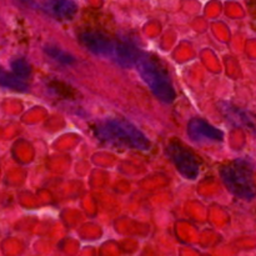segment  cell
<instances>
[{"instance_id":"obj_1","label":"cell","mask_w":256,"mask_h":256,"mask_svg":"<svg viewBox=\"0 0 256 256\" xmlns=\"http://www.w3.org/2000/svg\"><path fill=\"white\" fill-rule=\"evenodd\" d=\"M98 139L114 146H124L146 152L150 149V142L144 132L126 120L106 119L95 126Z\"/></svg>"},{"instance_id":"obj_10","label":"cell","mask_w":256,"mask_h":256,"mask_svg":"<svg viewBox=\"0 0 256 256\" xmlns=\"http://www.w3.org/2000/svg\"><path fill=\"white\" fill-rule=\"evenodd\" d=\"M45 52H46V54L49 55L52 59L56 60L60 64L70 65L72 64V62H75V59L72 55L68 54L66 52H64V50H62L58 46H48L46 49H45Z\"/></svg>"},{"instance_id":"obj_9","label":"cell","mask_w":256,"mask_h":256,"mask_svg":"<svg viewBox=\"0 0 256 256\" xmlns=\"http://www.w3.org/2000/svg\"><path fill=\"white\" fill-rule=\"evenodd\" d=\"M222 112H224L225 116L235 125H244V126H250L252 128V122L250 120V118L248 116V114L242 110L238 109V108L232 106L230 104H224L222 106Z\"/></svg>"},{"instance_id":"obj_6","label":"cell","mask_w":256,"mask_h":256,"mask_svg":"<svg viewBox=\"0 0 256 256\" xmlns=\"http://www.w3.org/2000/svg\"><path fill=\"white\" fill-rule=\"evenodd\" d=\"M188 135L195 142H222L224 132L202 118H192L189 120L186 128Z\"/></svg>"},{"instance_id":"obj_4","label":"cell","mask_w":256,"mask_h":256,"mask_svg":"<svg viewBox=\"0 0 256 256\" xmlns=\"http://www.w3.org/2000/svg\"><path fill=\"white\" fill-rule=\"evenodd\" d=\"M166 154L182 178L189 180L198 179L200 174V164L192 150L178 140H172L168 144Z\"/></svg>"},{"instance_id":"obj_8","label":"cell","mask_w":256,"mask_h":256,"mask_svg":"<svg viewBox=\"0 0 256 256\" xmlns=\"http://www.w3.org/2000/svg\"><path fill=\"white\" fill-rule=\"evenodd\" d=\"M0 86L15 90V92H26L28 84L24 79L15 75L14 72H8L4 69H0Z\"/></svg>"},{"instance_id":"obj_3","label":"cell","mask_w":256,"mask_h":256,"mask_svg":"<svg viewBox=\"0 0 256 256\" xmlns=\"http://www.w3.org/2000/svg\"><path fill=\"white\" fill-rule=\"evenodd\" d=\"M220 176L228 190L235 196L244 200H252L256 196L252 168L245 160L238 159L225 165L220 170Z\"/></svg>"},{"instance_id":"obj_5","label":"cell","mask_w":256,"mask_h":256,"mask_svg":"<svg viewBox=\"0 0 256 256\" xmlns=\"http://www.w3.org/2000/svg\"><path fill=\"white\" fill-rule=\"evenodd\" d=\"M80 40L92 52L96 55H102V56L112 58L115 62L118 60L122 45V42L112 40L106 35L98 32H82Z\"/></svg>"},{"instance_id":"obj_2","label":"cell","mask_w":256,"mask_h":256,"mask_svg":"<svg viewBox=\"0 0 256 256\" xmlns=\"http://www.w3.org/2000/svg\"><path fill=\"white\" fill-rule=\"evenodd\" d=\"M135 66L145 84L149 86L152 94L162 102H172L175 100V90L166 70L152 55L140 50Z\"/></svg>"},{"instance_id":"obj_7","label":"cell","mask_w":256,"mask_h":256,"mask_svg":"<svg viewBox=\"0 0 256 256\" xmlns=\"http://www.w3.org/2000/svg\"><path fill=\"white\" fill-rule=\"evenodd\" d=\"M45 10L59 19H72L76 12V4L72 0H46Z\"/></svg>"},{"instance_id":"obj_11","label":"cell","mask_w":256,"mask_h":256,"mask_svg":"<svg viewBox=\"0 0 256 256\" xmlns=\"http://www.w3.org/2000/svg\"><path fill=\"white\" fill-rule=\"evenodd\" d=\"M12 72L15 75H18L19 78H22V79H26L32 74V68H30L29 62L25 59H22V58H18V59L12 60Z\"/></svg>"}]
</instances>
